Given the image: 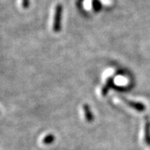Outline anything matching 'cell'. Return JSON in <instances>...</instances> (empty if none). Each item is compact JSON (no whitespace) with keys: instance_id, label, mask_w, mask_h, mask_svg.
<instances>
[{"instance_id":"1","label":"cell","mask_w":150,"mask_h":150,"mask_svg":"<svg viewBox=\"0 0 150 150\" xmlns=\"http://www.w3.org/2000/svg\"><path fill=\"white\" fill-rule=\"evenodd\" d=\"M61 14H62V6L61 4H58L56 6L55 12L54 16L53 31L54 32H59L61 31Z\"/></svg>"},{"instance_id":"5","label":"cell","mask_w":150,"mask_h":150,"mask_svg":"<svg viewBox=\"0 0 150 150\" xmlns=\"http://www.w3.org/2000/svg\"><path fill=\"white\" fill-rule=\"evenodd\" d=\"M144 141L150 146V121L149 120H146L144 124Z\"/></svg>"},{"instance_id":"4","label":"cell","mask_w":150,"mask_h":150,"mask_svg":"<svg viewBox=\"0 0 150 150\" xmlns=\"http://www.w3.org/2000/svg\"><path fill=\"white\" fill-rule=\"evenodd\" d=\"M83 114H84L85 120L87 121L88 122H92L93 120V115L91 112V107L87 103H84L83 105Z\"/></svg>"},{"instance_id":"3","label":"cell","mask_w":150,"mask_h":150,"mask_svg":"<svg viewBox=\"0 0 150 150\" xmlns=\"http://www.w3.org/2000/svg\"><path fill=\"white\" fill-rule=\"evenodd\" d=\"M113 82H114L113 77H110L107 78V80L106 81V83H104L103 87L101 88L100 93L102 95V97H105L108 93L111 87H112V85H113Z\"/></svg>"},{"instance_id":"6","label":"cell","mask_w":150,"mask_h":150,"mask_svg":"<svg viewBox=\"0 0 150 150\" xmlns=\"http://www.w3.org/2000/svg\"><path fill=\"white\" fill-rule=\"evenodd\" d=\"M54 139H55V137H54V135L48 134L44 137L43 139H42V142H43L44 144L48 145V144H51V143H52V142H54Z\"/></svg>"},{"instance_id":"8","label":"cell","mask_w":150,"mask_h":150,"mask_svg":"<svg viewBox=\"0 0 150 150\" xmlns=\"http://www.w3.org/2000/svg\"><path fill=\"white\" fill-rule=\"evenodd\" d=\"M22 5H23L24 8H28V0H22Z\"/></svg>"},{"instance_id":"2","label":"cell","mask_w":150,"mask_h":150,"mask_svg":"<svg viewBox=\"0 0 150 150\" xmlns=\"http://www.w3.org/2000/svg\"><path fill=\"white\" fill-rule=\"evenodd\" d=\"M121 100H122L123 101V103H124L125 104H127L128 107L133 109L135 110L138 111V112H143V111L146 110V106H145L143 103H140V102L129 100L122 98V97H121Z\"/></svg>"},{"instance_id":"7","label":"cell","mask_w":150,"mask_h":150,"mask_svg":"<svg viewBox=\"0 0 150 150\" xmlns=\"http://www.w3.org/2000/svg\"><path fill=\"white\" fill-rule=\"evenodd\" d=\"M92 5H93V10L96 11V12H98L99 10L101 8V3L99 2L98 0H93V2H92Z\"/></svg>"}]
</instances>
